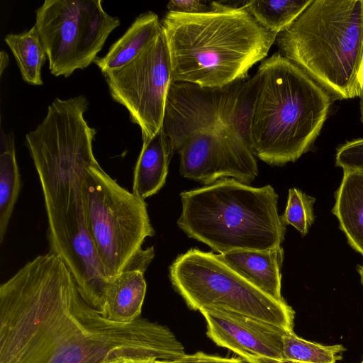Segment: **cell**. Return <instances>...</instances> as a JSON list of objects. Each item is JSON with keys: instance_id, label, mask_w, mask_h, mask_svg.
<instances>
[{"instance_id": "cell-32", "label": "cell", "mask_w": 363, "mask_h": 363, "mask_svg": "<svg viewBox=\"0 0 363 363\" xmlns=\"http://www.w3.org/2000/svg\"><path fill=\"white\" fill-rule=\"evenodd\" d=\"M153 363H172V362L163 361V360H155Z\"/></svg>"}, {"instance_id": "cell-1", "label": "cell", "mask_w": 363, "mask_h": 363, "mask_svg": "<svg viewBox=\"0 0 363 363\" xmlns=\"http://www.w3.org/2000/svg\"><path fill=\"white\" fill-rule=\"evenodd\" d=\"M184 347L165 325L106 319L81 296L68 267L48 252L0 286V363H104L119 357L174 362Z\"/></svg>"}, {"instance_id": "cell-20", "label": "cell", "mask_w": 363, "mask_h": 363, "mask_svg": "<svg viewBox=\"0 0 363 363\" xmlns=\"http://www.w3.org/2000/svg\"><path fill=\"white\" fill-rule=\"evenodd\" d=\"M4 40L13 54L23 79L32 85H43L41 69L48 57L35 26L20 34H8Z\"/></svg>"}, {"instance_id": "cell-17", "label": "cell", "mask_w": 363, "mask_h": 363, "mask_svg": "<svg viewBox=\"0 0 363 363\" xmlns=\"http://www.w3.org/2000/svg\"><path fill=\"white\" fill-rule=\"evenodd\" d=\"M162 31L161 21L152 11L139 15L105 56L94 62L103 74L120 69L137 58Z\"/></svg>"}, {"instance_id": "cell-14", "label": "cell", "mask_w": 363, "mask_h": 363, "mask_svg": "<svg viewBox=\"0 0 363 363\" xmlns=\"http://www.w3.org/2000/svg\"><path fill=\"white\" fill-rule=\"evenodd\" d=\"M218 255L233 270L265 294L277 301H285L281 291L284 259L281 246L270 250H234Z\"/></svg>"}, {"instance_id": "cell-10", "label": "cell", "mask_w": 363, "mask_h": 363, "mask_svg": "<svg viewBox=\"0 0 363 363\" xmlns=\"http://www.w3.org/2000/svg\"><path fill=\"white\" fill-rule=\"evenodd\" d=\"M113 100L128 111L139 125L143 143L162 126L167 95L172 80L170 55L162 31L125 66L104 74Z\"/></svg>"}, {"instance_id": "cell-5", "label": "cell", "mask_w": 363, "mask_h": 363, "mask_svg": "<svg viewBox=\"0 0 363 363\" xmlns=\"http://www.w3.org/2000/svg\"><path fill=\"white\" fill-rule=\"evenodd\" d=\"M178 226L220 254L281 246L286 225L278 214V195L270 185L256 188L223 178L180 194Z\"/></svg>"}, {"instance_id": "cell-4", "label": "cell", "mask_w": 363, "mask_h": 363, "mask_svg": "<svg viewBox=\"0 0 363 363\" xmlns=\"http://www.w3.org/2000/svg\"><path fill=\"white\" fill-rule=\"evenodd\" d=\"M275 43L330 96L361 97L363 0H312Z\"/></svg>"}, {"instance_id": "cell-22", "label": "cell", "mask_w": 363, "mask_h": 363, "mask_svg": "<svg viewBox=\"0 0 363 363\" xmlns=\"http://www.w3.org/2000/svg\"><path fill=\"white\" fill-rule=\"evenodd\" d=\"M21 188L14 145L0 154V242H3Z\"/></svg>"}, {"instance_id": "cell-13", "label": "cell", "mask_w": 363, "mask_h": 363, "mask_svg": "<svg viewBox=\"0 0 363 363\" xmlns=\"http://www.w3.org/2000/svg\"><path fill=\"white\" fill-rule=\"evenodd\" d=\"M223 88L172 82L167 95L162 130L177 152L191 136L222 129L219 108Z\"/></svg>"}, {"instance_id": "cell-25", "label": "cell", "mask_w": 363, "mask_h": 363, "mask_svg": "<svg viewBox=\"0 0 363 363\" xmlns=\"http://www.w3.org/2000/svg\"><path fill=\"white\" fill-rule=\"evenodd\" d=\"M335 162L344 172L363 173V138L340 145L337 150Z\"/></svg>"}, {"instance_id": "cell-21", "label": "cell", "mask_w": 363, "mask_h": 363, "mask_svg": "<svg viewBox=\"0 0 363 363\" xmlns=\"http://www.w3.org/2000/svg\"><path fill=\"white\" fill-rule=\"evenodd\" d=\"M312 0H255L242 6L264 29L277 35L287 28Z\"/></svg>"}, {"instance_id": "cell-26", "label": "cell", "mask_w": 363, "mask_h": 363, "mask_svg": "<svg viewBox=\"0 0 363 363\" xmlns=\"http://www.w3.org/2000/svg\"><path fill=\"white\" fill-rule=\"evenodd\" d=\"M168 11L179 13H199L209 11L211 4L199 0H172L167 5Z\"/></svg>"}, {"instance_id": "cell-6", "label": "cell", "mask_w": 363, "mask_h": 363, "mask_svg": "<svg viewBox=\"0 0 363 363\" xmlns=\"http://www.w3.org/2000/svg\"><path fill=\"white\" fill-rule=\"evenodd\" d=\"M174 290L194 311L216 309L235 313L294 332L295 312L233 270L218 255L190 249L169 267Z\"/></svg>"}, {"instance_id": "cell-27", "label": "cell", "mask_w": 363, "mask_h": 363, "mask_svg": "<svg viewBox=\"0 0 363 363\" xmlns=\"http://www.w3.org/2000/svg\"><path fill=\"white\" fill-rule=\"evenodd\" d=\"M172 363H245L241 358L223 357L220 356L197 352L192 354H185L182 358Z\"/></svg>"}, {"instance_id": "cell-29", "label": "cell", "mask_w": 363, "mask_h": 363, "mask_svg": "<svg viewBox=\"0 0 363 363\" xmlns=\"http://www.w3.org/2000/svg\"><path fill=\"white\" fill-rule=\"evenodd\" d=\"M9 64V55L4 51L0 52V75L3 74L4 70L6 68Z\"/></svg>"}, {"instance_id": "cell-31", "label": "cell", "mask_w": 363, "mask_h": 363, "mask_svg": "<svg viewBox=\"0 0 363 363\" xmlns=\"http://www.w3.org/2000/svg\"><path fill=\"white\" fill-rule=\"evenodd\" d=\"M357 271L360 275V278H361V282L363 285V265L362 266H358L357 267Z\"/></svg>"}, {"instance_id": "cell-7", "label": "cell", "mask_w": 363, "mask_h": 363, "mask_svg": "<svg viewBox=\"0 0 363 363\" xmlns=\"http://www.w3.org/2000/svg\"><path fill=\"white\" fill-rule=\"evenodd\" d=\"M85 206L89 235L111 281L155 234L147 203L96 163L86 173Z\"/></svg>"}, {"instance_id": "cell-24", "label": "cell", "mask_w": 363, "mask_h": 363, "mask_svg": "<svg viewBox=\"0 0 363 363\" xmlns=\"http://www.w3.org/2000/svg\"><path fill=\"white\" fill-rule=\"evenodd\" d=\"M315 200L300 189H290L285 211L280 216L281 222L285 225L294 226L302 236L306 235L314 220L313 205Z\"/></svg>"}, {"instance_id": "cell-28", "label": "cell", "mask_w": 363, "mask_h": 363, "mask_svg": "<svg viewBox=\"0 0 363 363\" xmlns=\"http://www.w3.org/2000/svg\"><path fill=\"white\" fill-rule=\"evenodd\" d=\"M156 360L151 358L141 357H119L104 363H153Z\"/></svg>"}, {"instance_id": "cell-23", "label": "cell", "mask_w": 363, "mask_h": 363, "mask_svg": "<svg viewBox=\"0 0 363 363\" xmlns=\"http://www.w3.org/2000/svg\"><path fill=\"white\" fill-rule=\"evenodd\" d=\"M345 351L342 345H323L303 339L294 332L283 336L284 363H336Z\"/></svg>"}, {"instance_id": "cell-2", "label": "cell", "mask_w": 363, "mask_h": 363, "mask_svg": "<svg viewBox=\"0 0 363 363\" xmlns=\"http://www.w3.org/2000/svg\"><path fill=\"white\" fill-rule=\"evenodd\" d=\"M210 4L203 13L168 11L161 21L173 82L222 89L246 79L275 43L277 34L262 28L242 6Z\"/></svg>"}, {"instance_id": "cell-30", "label": "cell", "mask_w": 363, "mask_h": 363, "mask_svg": "<svg viewBox=\"0 0 363 363\" xmlns=\"http://www.w3.org/2000/svg\"><path fill=\"white\" fill-rule=\"evenodd\" d=\"M360 99V113H361V121L363 124V92Z\"/></svg>"}, {"instance_id": "cell-19", "label": "cell", "mask_w": 363, "mask_h": 363, "mask_svg": "<svg viewBox=\"0 0 363 363\" xmlns=\"http://www.w3.org/2000/svg\"><path fill=\"white\" fill-rule=\"evenodd\" d=\"M257 89L256 74L228 84L223 87L219 108L220 125L250 147V127Z\"/></svg>"}, {"instance_id": "cell-16", "label": "cell", "mask_w": 363, "mask_h": 363, "mask_svg": "<svg viewBox=\"0 0 363 363\" xmlns=\"http://www.w3.org/2000/svg\"><path fill=\"white\" fill-rule=\"evenodd\" d=\"M174 152L162 128L143 143L133 181V193L143 199L157 193L164 185L169 162Z\"/></svg>"}, {"instance_id": "cell-18", "label": "cell", "mask_w": 363, "mask_h": 363, "mask_svg": "<svg viewBox=\"0 0 363 363\" xmlns=\"http://www.w3.org/2000/svg\"><path fill=\"white\" fill-rule=\"evenodd\" d=\"M333 213L350 245L363 256V173L344 172Z\"/></svg>"}, {"instance_id": "cell-3", "label": "cell", "mask_w": 363, "mask_h": 363, "mask_svg": "<svg viewBox=\"0 0 363 363\" xmlns=\"http://www.w3.org/2000/svg\"><path fill=\"white\" fill-rule=\"evenodd\" d=\"M255 74L257 89L250 127L252 152L271 165L295 162L319 135L329 112L330 96L278 52L262 60Z\"/></svg>"}, {"instance_id": "cell-12", "label": "cell", "mask_w": 363, "mask_h": 363, "mask_svg": "<svg viewBox=\"0 0 363 363\" xmlns=\"http://www.w3.org/2000/svg\"><path fill=\"white\" fill-rule=\"evenodd\" d=\"M206 323L207 336L218 346L247 363H284L283 336L274 325L246 315L216 309L199 311Z\"/></svg>"}, {"instance_id": "cell-33", "label": "cell", "mask_w": 363, "mask_h": 363, "mask_svg": "<svg viewBox=\"0 0 363 363\" xmlns=\"http://www.w3.org/2000/svg\"><path fill=\"white\" fill-rule=\"evenodd\" d=\"M360 363H363V359H362V361Z\"/></svg>"}, {"instance_id": "cell-15", "label": "cell", "mask_w": 363, "mask_h": 363, "mask_svg": "<svg viewBox=\"0 0 363 363\" xmlns=\"http://www.w3.org/2000/svg\"><path fill=\"white\" fill-rule=\"evenodd\" d=\"M144 273L123 270L111 280L100 311L106 319L130 323L140 318L147 289Z\"/></svg>"}, {"instance_id": "cell-9", "label": "cell", "mask_w": 363, "mask_h": 363, "mask_svg": "<svg viewBox=\"0 0 363 363\" xmlns=\"http://www.w3.org/2000/svg\"><path fill=\"white\" fill-rule=\"evenodd\" d=\"M90 167L38 174L48 218L50 252L58 255L71 270L97 258L89 235L85 206V180Z\"/></svg>"}, {"instance_id": "cell-8", "label": "cell", "mask_w": 363, "mask_h": 363, "mask_svg": "<svg viewBox=\"0 0 363 363\" xmlns=\"http://www.w3.org/2000/svg\"><path fill=\"white\" fill-rule=\"evenodd\" d=\"M120 19L101 0H45L36 11L35 27L54 76H70L95 61Z\"/></svg>"}, {"instance_id": "cell-11", "label": "cell", "mask_w": 363, "mask_h": 363, "mask_svg": "<svg viewBox=\"0 0 363 363\" xmlns=\"http://www.w3.org/2000/svg\"><path fill=\"white\" fill-rule=\"evenodd\" d=\"M177 153L181 175L205 186L228 177L250 184L258 175L250 147L225 128L191 136Z\"/></svg>"}]
</instances>
